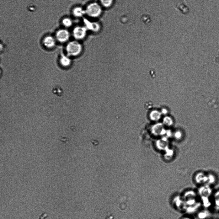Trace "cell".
I'll return each instance as SVG.
<instances>
[{
  "mask_svg": "<svg viewBox=\"0 0 219 219\" xmlns=\"http://www.w3.org/2000/svg\"><path fill=\"white\" fill-rule=\"evenodd\" d=\"M86 14L92 18H97L102 14V8L97 3L94 2L88 5L85 9Z\"/></svg>",
  "mask_w": 219,
  "mask_h": 219,
  "instance_id": "cell-1",
  "label": "cell"
},
{
  "mask_svg": "<svg viewBox=\"0 0 219 219\" xmlns=\"http://www.w3.org/2000/svg\"><path fill=\"white\" fill-rule=\"evenodd\" d=\"M66 50L69 55L76 56L80 53L82 46L78 42L73 41L69 42L66 47Z\"/></svg>",
  "mask_w": 219,
  "mask_h": 219,
  "instance_id": "cell-2",
  "label": "cell"
},
{
  "mask_svg": "<svg viewBox=\"0 0 219 219\" xmlns=\"http://www.w3.org/2000/svg\"><path fill=\"white\" fill-rule=\"evenodd\" d=\"M87 31L88 30L85 26H77L73 30V36L77 40H82L86 37Z\"/></svg>",
  "mask_w": 219,
  "mask_h": 219,
  "instance_id": "cell-3",
  "label": "cell"
},
{
  "mask_svg": "<svg viewBox=\"0 0 219 219\" xmlns=\"http://www.w3.org/2000/svg\"><path fill=\"white\" fill-rule=\"evenodd\" d=\"M83 21L85 26L88 30L94 33H98L100 31L101 26L98 22H92L86 18H83Z\"/></svg>",
  "mask_w": 219,
  "mask_h": 219,
  "instance_id": "cell-4",
  "label": "cell"
},
{
  "mask_svg": "<svg viewBox=\"0 0 219 219\" xmlns=\"http://www.w3.org/2000/svg\"><path fill=\"white\" fill-rule=\"evenodd\" d=\"M70 37L69 32L66 29H60L58 30L56 34V39L61 43L67 41Z\"/></svg>",
  "mask_w": 219,
  "mask_h": 219,
  "instance_id": "cell-5",
  "label": "cell"
},
{
  "mask_svg": "<svg viewBox=\"0 0 219 219\" xmlns=\"http://www.w3.org/2000/svg\"><path fill=\"white\" fill-rule=\"evenodd\" d=\"M174 4L175 7L183 14H187L189 13V8L183 0H175Z\"/></svg>",
  "mask_w": 219,
  "mask_h": 219,
  "instance_id": "cell-6",
  "label": "cell"
},
{
  "mask_svg": "<svg viewBox=\"0 0 219 219\" xmlns=\"http://www.w3.org/2000/svg\"><path fill=\"white\" fill-rule=\"evenodd\" d=\"M212 190L208 185H205L200 187L198 190V193L201 197H209L212 194Z\"/></svg>",
  "mask_w": 219,
  "mask_h": 219,
  "instance_id": "cell-7",
  "label": "cell"
},
{
  "mask_svg": "<svg viewBox=\"0 0 219 219\" xmlns=\"http://www.w3.org/2000/svg\"><path fill=\"white\" fill-rule=\"evenodd\" d=\"M43 43L44 46L48 48H52L56 45V40L54 37L51 35L45 36L43 40Z\"/></svg>",
  "mask_w": 219,
  "mask_h": 219,
  "instance_id": "cell-8",
  "label": "cell"
},
{
  "mask_svg": "<svg viewBox=\"0 0 219 219\" xmlns=\"http://www.w3.org/2000/svg\"><path fill=\"white\" fill-rule=\"evenodd\" d=\"M126 196H121L119 197L117 207L119 210L121 212H124L126 211Z\"/></svg>",
  "mask_w": 219,
  "mask_h": 219,
  "instance_id": "cell-9",
  "label": "cell"
},
{
  "mask_svg": "<svg viewBox=\"0 0 219 219\" xmlns=\"http://www.w3.org/2000/svg\"><path fill=\"white\" fill-rule=\"evenodd\" d=\"M195 181L197 184H204L208 182V176L204 173H200L196 176Z\"/></svg>",
  "mask_w": 219,
  "mask_h": 219,
  "instance_id": "cell-10",
  "label": "cell"
},
{
  "mask_svg": "<svg viewBox=\"0 0 219 219\" xmlns=\"http://www.w3.org/2000/svg\"><path fill=\"white\" fill-rule=\"evenodd\" d=\"M72 12L74 16L77 18L82 17L85 14H86L85 10L80 7L74 8Z\"/></svg>",
  "mask_w": 219,
  "mask_h": 219,
  "instance_id": "cell-11",
  "label": "cell"
},
{
  "mask_svg": "<svg viewBox=\"0 0 219 219\" xmlns=\"http://www.w3.org/2000/svg\"><path fill=\"white\" fill-rule=\"evenodd\" d=\"M175 206L178 208H183L184 207V201L182 197L178 196L175 197L173 201Z\"/></svg>",
  "mask_w": 219,
  "mask_h": 219,
  "instance_id": "cell-12",
  "label": "cell"
},
{
  "mask_svg": "<svg viewBox=\"0 0 219 219\" xmlns=\"http://www.w3.org/2000/svg\"><path fill=\"white\" fill-rule=\"evenodd\" d=\"M196 194L195 192L193 190H188L186 191L183 196L184 200L191 198H195Z\"/></svg>",
  "mask_w": 219,
  "mask_h": 219,
  "instance_id": "cell-13",
  "label": "cell"
},
{
  "mask_svg": "<svg viewBox=\"0 0 219 219\" xmlns=\"http://www.w3.org/2000/svg\"><path fill=\"white\" fill-rule=\"evenodd\" d=\"M141 19L142 22L147 26H149L151 23V19L148 15L144 14L141 17Z\"/></svg>",
  "mask_w": 219,
  "mask_h": 219,
  "instance_id": "cell-14",
  "label": "cell"
},
{
  "mask_svg": "<svg viewBox=\"0 0 219 219\" xmlns=\"http://www.w3.org/2000/svg\"><path fill=\"white\" fill-rule=\"evenodd\" d=\"M60 61L61 65L65 67L69 66L71 63L70 60L64 55L62 56L60 58Z\"/></svg>",
  "mask_w": 219,
  "mask_h": 219,
  "instance_id": "cell-15",
  "label": "cell"
},
{
  "mask_svg": "<svg viewBox=\"0 0 219 219\" xmlns=\"http://www.w3.org/2000/svg\"><path fill=\"white\" fill-rule=\"evenodd\" d=\"M62 23L66 28L70 27L73 24L72 20L70 18H65L62 20Z\"/></svg>",
  "mask_w": 219,
  "mask_h": 219,
  "instance_id": "cell-16",
  "label": "cell"
},
{
  "mask_svg": "<svg viewBox=\"0 0 219 219\" xmlns=\"http://www.w3.org/2000/svg\"><path fill=\"white\" fill-rule=\"evenodd\" d=\"M102 6L106 8L111 7L113 3V0H100Z\"/></svg>",
  "mask_w": 219,
  "mask_h": 219,
  "instance_id": "cell-17",
  "label": "cell"
},
{
  "mask_svg": "<svg viewBox=\"0 0 219 219\" xmlns=\"http://www.w3.org/2000/svg\"><path fill=\"white\" fill-rule=\"evenodd\" d=\"M210 213L207 211H203L199 212L198 217L199 219H205L209 216Z\"/></svg>",
  "mask_w": 219,
  "mask_h": 219,
  "instance_id": "cell-18",
  "label": "cell"
},
{
  "mask_svg": "<svg viewBox=\"0 0 219 219\" xmlns=\"http://www.w3.org/2000/svg\"><path fill=\"white\" fill-rule=\"evenodd\" d=\"M203 205L205 207H208L211 205V203L209 199V197H201Z\"/></svg>",
  "mask_w": 219,
  "mask_h": 219,
  "instance_id": "cell-19",
  "label": "cell"
},
{
  "mask_svg": "<svg viewBox=\"0 0 219 219\" xmlns=\"http://www.w3.org/2000/svg\"><path fill=\"white\" fill-rule=\"evenodd\" d=\"M208 176V183L209 184H212L216 182V179L215 176L212 174H210Z\"/></svg>",
  "mask_w": 219,
  "mask_h": 219,
  "instance_id": "cell-20",
  "label": "cell"
},
{
  "mask_svg": "<svg viewBox=\"0 0 219 219\" xmlns=\"http://www.w3.org/2000/svg\"><path fill=\"white\" fill-rule=\"evenodd\" d=\"M48 214L46 212H44L42 213L39 216V219H45L48 217Z\"/></svg>",
  "mask_w": 219,
  "mask_h": 219,
  "instance_id": "cell-21",
  "label": "cell"
},
{
  "mask_svg": "<svg viewBox=\"0 0 219 219\" xmlns=\"http://www.w3.org/2000/svg\"><path fill=\"white\" fill-rule=\"evenodd\" d=\"M215 203L216 207L219 209V199H215Z\"/></svg>",
  "mask_w": 219,
  "mask_h": 219,
  "instance_id": "cell-22",
  "label": "cell"
},
{
  "mask_svg": "<svg viewBox=\"0 0 219 219\" xmlns=\"http://www.w3.org/2000/svg\"><path fill=\"white\" fill-rule=\"evenodd\" d=\"M215 199H219V190L217 191L214 195Z\"/></svg>",
  "mask_w": 219,
  "mask_h": 219,
  "instance_id": "cell-23",
  "label": "cell"
},
{
  "mask_svg": "<svg viewBox=\"0 0 219 219\" xmlns=\"http://www.w3.org/2000/svg\"><path fill=\"white\" fill-rule=\"evenodd\" d=\"M108 218H106V219H113V216L111 215H108Z\"/></svg>",
  "mask_w": 219,
  "mask_h": 219,
  "instance_id": "cell-24",
  "label": "cell"
},
{
  "mask_svg": "<svg viewBox=\"0 0 219 219\" xmlns=\"http://www.w3.org/2000/svg\"><path fill=\"white\" fill-rule=\"evenodd\" d=\"M181 219H192L191 218L189 217H183L181 218Z\"/></svg>",
  "mask_w": 219,
  "mask_h": 219,
  "instance_id": "cell-25",
  "label": "cell"
}]
</instances>
